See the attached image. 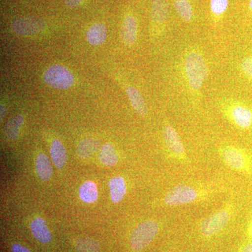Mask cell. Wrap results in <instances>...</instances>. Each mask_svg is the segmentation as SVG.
I'll return each mask as SVG.
<instances>
[{"label":"cell","instance_id":"cell-1","mask_svg":"<svg viewBox=\"0 0 252 252\" xmlns=\"http://www.w3.org/2000/svg\"><path fill=\"white\" fill-rule=\"evenodd\" d=\"M185 70L190 89L194 91L201 89L207 77V64L202 55L197 51H191L187 54Z\"/></svg>","mask_w":252,"mask_h":252},{"label":"cell","instance_id":"cell-2","mask_svg":"<svg viewBox=\"0 0 252 252\" xmlns=\"http://www.w3.org/2000/svg\"><path fill=\"white\" fill-rule=\"evenodd\" d=\"M43 79L46 85L59 90L69 89L74 82L72 72L61 64H54L46 69Z\"/></svg>","mask_w":252,"mask_h":252},{"label":"cell","instance_id":"cell-3","mask_svg":"<svg viewBox=\"0 0 252 252\" xmlns=\"http://www.w3.org/2000/svg\"><path fill=\"white\" fill-rule=\"evenodd\" d=\"M159 225L152 220H144L132 231L130 237V245L136 252L145 248L158 233Z\"/></svg>","mask_w":252,"mask_h":252},{"label":"cell","instance_id":"cell-4","mask_svg":"<svg viewBox=\"0 0 252 252\" xmlns=\"http://www.w3.org/2000/svg\"><path fill=\"white\" fill-rule=\"evenodd\" d=\"M45 21L32 16H21L15 18L11 23V29L18 35L31 36L44 31Z\"/></svg>","mask_w":252,"mask_h":252},{"label":"cell","instance_id":"cell-5","mask_svg":"<svg viewBox=\"0 0 252 252\" xmlns=\"http://www.w3.org/2000/svg\"><path fill=\"white\" fill-rule=\"evenodd\" d=\"M198 197L196 189L188 185H179L167 192L163 202L169 206H178L193 203Z\"/></svg>","mask_w":252,"mask_h":252},{"label":"cell","instance_id":"cell-6","mask_svg":"<svg viewBox=\"0 0 252 252\" xmlns=\"http://www.w3.org/2000/svg\"><path fill=\"white\" fill-rule=\"evenodd\" d=\"M230 213L228 209H223L210 215L202 222L200 231L205 236L216 234L227 225L229 221Z\"/></svg>","mask_w":252,"mask_h":252},{"label":"cell","instance_id":"cell-7","mask_svg":"<svg viewBox=\"0 0 252 252\" xmlns=\"http://www.w3.org/2000/svg\"><path fill=\"white\" fill-rule=\"evenodd\" d=\"M221 156L228 166L236 171L245 172L250 167L246 154L236 147L230 146L225 147L222 149Z\"/></svg>","mask_w":252,"mask_h":252},{"label":"cell","instance_id":"cell-8","mask_svg":"<svg viewBox=\"0 0 252 252\" xmlns=\"http://www.w3.org/2000/svg\"><path fill=\"white\" fill-rule=\"evenodd\" d=\"M164 138L168 148L176 157L183 158L186 157L185 149L180 136L172 126H165L163 130Z\"/></svg>","mask_w":252,"mask_h":252},{"label":"cell","instance_id":"cell-9","mask_svg":"<svg viewBox=\"0 0 252 252\" xmlns=\"http://www.w3.org/2000/svg\"><path fill=\"white\" fill-rule=\"evenodd\" d=\"M230 117L233 123L242 129L252 126V110L243 104H235L230 109Z\"/></svg>","mask_w":252,"mask_h":252},{"label":"cell","instance_id":"cell-10","mask_svg":"<svg viewBox=\"0 0 252 252\" xmlns=\"http://www.w3.org/2000/svg\"><path fill=\"white\" fill-rule=\"evenodd\" d=\"M137 21L133 16L127 15L123 21L122 37L123 41L127 45L134 44L137 39Z\"/></svg>","mask_w":252,"mask_h":252},{"label":"cell","instance_id":"cell-11","mask_svg":"<svg viewBox=\"0 0 252 252\" xmlns=\"http://www.w3.org/2000/svg\"><path fill=\"white\" fill-rule=\"evenodd\" d=\"M86 39L92 46H99L104 44L107 36V31L103 23H94L86 32Z\"/></svg>","mask_w":252,"mask_h":252},{"label":"cell","instance_id":"cell-12","mask_svg":"<svg viewBox=\"0 0 252 252\" xmlns=\"http://www.w3.org/2000/svg\"><path fill=\"white\" fill-rule=\"evenodd\" d=\"M152 21L158 26L167 22L169 16V7L166 0H154L152 5Z\"/></svg>","mask_w":252,"mask_h":252},{"label":"cell","instance_id":"cell-13","mask_svg":"<svg viewBox=\"0 0 252 252\" xmlns=\"http://www.w3.org/2000/svg\"><path fill=\"white\" fill-rule=\"evenodd\" d=\"M31 228L32 233L34 238L40 243H49L51 240V232L48 228L45 220L40 217L34 219L31 222Z\"/></svg>","mask_w":252,"mask_h":252},{"label":"cell","instance_id":"cell-14","mask_svg":"<svg viewBox=\"0 0 252 252\" xmlns=\"http://www.w3.org/2000/svg\"><path fill=\"white\" fill-rule=\"evenodd\" d=\"M126 94L135 112L142 117L146 116L147 113V104L140 91L133 86H128L126 89Z\"/></svg>","mask_w":252,"mask_h":252},{"label":"cell","instance_id":"cell-15","mask_svg":"<svg viewBox=\"0 0 252 252\" xmlns=\"http://www.w3.org/2000/svg\"><path fill=\"white\" fill-rule=\"evenodd\" d=\"M50 154L55 166L58 169L63 168L67 161V153L62 142L54 140L50 147Z\"/></svg>","mask_w":252,"mask_h":252},{"label":"cell","instance_id":"cell-16","mask_svg":"<svg viewBox=\"0 0 252 252\" xmlns=\"http://www.w3.org/2000/svg\"><path fill=\"white\" fill-rule=\"evenodd\" d=\"M111 199L114 203L122 201L126 193L125 180L120 176L114 177L109 182Z\"/></svg>","mask_w":252,"mask_h":252},{"label":"cell","instance_id":"cell-17","mask_svg":"<svg viewBox=\"0 0 252 252\" xmlns=\"http://www.w3.org/2000/svg\"><path fill=\"white\" fill-rule=\"evenodd\" d=\"M36 173L41 180H49L53 173L52 166L49 158L45 154L40 153L35 160Z\"/></svg>","mask_w":252,"mask_h":252},{"label":"cell","instance_id":"cell-18","mask_svg":"<svg viewBox=\"0 0 252 252\" xmlns=\"http://www.w3.org/2000/svg\"><path fill=\"white\" fill-rule=\"evenodd\" d=\"M100 145V142L97 139L89 138L81 140L77 147V154L82 158L91 157L97 152Z\"/></svg>","mask_w":252,"mask_h":252},{"label":"cell","instance_id":"cell-19","mask_svg":"<svg viewBox=\"0 0 252 252\" xmlns=\"http://www.w3.org/2000/svg\"><path fill=\"white\" fill-rule=\"evenodd\" d=\"M79 197L82 201L93 203L97 200L98 190L97 185L92 181H86L79 189Z\"/></svg>","mask_w":252,"mask_h":252},{"label":"cell","instance_id":"cell-20","mask_svg":"<svg viewBox=\"0 0 252 252\" xmlns=\"http://www.w3.org/2000/svg\"><path fill=\"white\" fill-rule=\"evenodd\" d=\"M99 160L107 166H114L117 165L119 157L112 144H104L99 154Z\"/></svg>","mask_w":252,"mask_h":252},{"label":"cell","instance_id":"cell-21","mask_svg":"<svg viewBox=\"0 0 252 252\" xmlns=\"http://www.w3.org/2000/svg\"><path fill=\"white\" fill-rule=\"evenodd\" d=\"M24 119L22 114H16L10 119L5 127V134L8 138L10 140L17 138L24 122Z\"/></svg>","mask_w":252,"mask_h":252},{"label":"cell","instance_id":"cell-22","mask_svg":"<svg viewBox=\"0 0 252 252\" xmlns=\"http://www.w3.org/2000/svg\"><path fill=\"white\" fill-rule=\"evenodd\" d=\"M174 6L177 14L187 22L191 21L193 18V9L189 0H174Z\"/></svg>","mask_w":252,"mask_h":252},{"label":"cell","instance_id":"cell-23","mask_svg":"<svg viewBox=\"0 0 252 252\" xmlns=\"http://www.w3.org/2000/svg\"><path fill=\"white\" fill-rule=\"evenodd\" d=\"M77 252H99V245L94 239L84 238L79 239L75 245Z\"/></svg>","mask_w":252,"mask_h":252},{"label":"cell","instance_id":"cell-24","mask_svg":"<svg viewBox=\"0 0 252 252\" xmlns=\"http://www.w3.org/2000/svg\"><path fill=\"white\" fill-rule=\"evenodd\" d=\"M228 0H211V11L219 16L223 14L228 8Z\"/></svg>","mask_w":252,"mask_h":252},{"label":"cell","instance_id":"cell-25","mask_svg":"<svg viewBox=\"0 0 252 252\" xmlns=\"http://www.w3.org/2000/svg\"><path fill=\"white\" fill-rule=\"evenodd\" d=\"M240 67L244 74L252 80V56L245 58L242 61Z\"/></svg>","mask_w":252,"mask_h":252},{"label":"cell","instance_id":"cell-26","mask_svg":"<svg viewBox=\"0 0 252 252\" xmlns=\"http://www.w3.org/2000/svg\"><path fill=\"white\" fill-rule=\"evenodd\" d=\"M84 0H64L66 5L71 8H75L82 4Z\"/></svg>","mask_w":252,"mask_h":252},{"label":"cell","instance_id":"cell-27","mask_svg":"<svg viewBox=\"0 0 252 252\" xmlns=\"http://www.w3.org/2000/svg\"><path fill=\"white\" fill-rule=\"evenodd\" d=\"M11 250H12V252H31L27 248L17 243L13 244Z\"/></svg>","mask_w":252,"mask_h":252},{"label":"cell","instance_id":"cell-28","mask_svg":"<svg viewBox=\"0 0 252 252\" xmlns=\"http://www.w3.org/2000/svg\"><path fill=\"white\" fill-rule=\"evenodd\" d=\"M241 252H252V243L248 244L242 250Z\"/></svg>","mask_w":252,"mask_h":252},{"label":"cell","instance_id":"cell-29","mask_svg":"<svg viewBox=\"0 0 252 252\" xmlns=\"http://www.w3.org/2000/svg\"><path fill=\"white\" fill-rule=\"evenodd\" d=\"M5 113H6L5 107L3 104H1V112H0V114H1V116H0V117H1V120H2V119H4Z\"/></svg>","mask_w":252,"mask_h":252},{"label":"cell","instance_id":"cell-30","mask_svg":"<svg viewBox=\"0 0 252 252\" xmlns=\"http://www.w3.org/2000/svg\"><path fill=\"white\" fill-rule=\"evenodd\" d=\"M251 230H252V225Z\"/></svg>","mask_w":252,"mask_h":252}]
</instances>
